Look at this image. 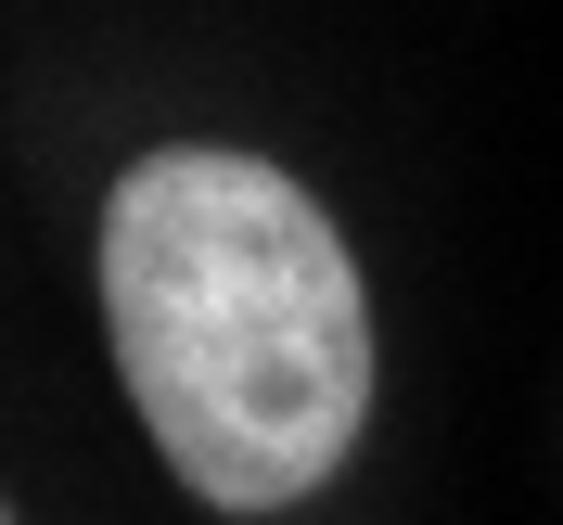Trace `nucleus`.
<instances>
[{
	"label": "nucleus",
	"instance_id": "f257e3e1",
	"mask_svg": "<svg viewBox=\"0 0 563 525\" xmlns=\"http://www.w3.org/2000/svg\"><path fill=\"white\" fill-rule=\"evenodd\" d=\"M103 320L167 474L218 513H282L358 449V256L269 154H141L103 206Z\"/></svg>",
	"mask_w": 563,
	"mask_h": 525
},
{
	"label": "nucleus",
	"instance_id": "f03ea898",
	"mask_svg": "<svg viewBox=\"0 0 563 525\" xmlns=\"http://www.w3.org/2000/svg\"><path fill=\"white\" fill-rule=\"evenodd\" d=\"M0 525H13V513H0Z\"/></svg>",
	"mask_w": 563,
	"mask_h": 525
}]
</instances>
